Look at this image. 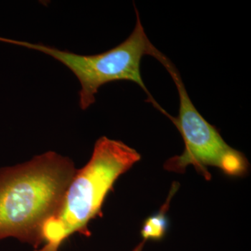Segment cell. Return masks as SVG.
Segmentation results:
<instances>
[{
  "instance_id": "cell-3",
  "label": "cell",
  "mask_w": 251,
  "mask_h": 251,
  "mask_svg": "<svg viewBox=\"0 0 251 251\" xmlns=\"http://www.w3.org/2000/svg\"><path fill=\"white\" fill-rule=\"evenodd\" d=\"M136 13V24L131 34L120 45L106 52L92 55H83L50 47L42 44L14 40L0 37V41L39 51L59 61L72 71L80 83L79 105L87 110L95 103L96 94L105 84L126 80L134 82L148 95L147 101L163 112L164 109L153 99L144 83L140 72L143 56L149 55L153 44L148 39L139 13Z\"/></svg>"
},
{
  "instance_id": "cell-4",
  "label": "cell",
  "mask_w": 251,
  "mask_h": 251,
  "mask_svg": "<svg viewBox=\"0 0 251 251\" xmlns=\"http://www.w3.org/2000/svg\"><path fill=\"white\" fill-rule=\"evenodd\" d=\"M166 68L174 81L179 97L178 116L168 118L176 127L184 142L181 155L172 157L165 163L166 171L183 173L193 166L206 180L211 175L208 167H216L230 176H242L249 171V163L244 153L231 148L219 130L201 115L191 101L175 64L153 46L150 54Z\"/></svg>"
},
{
  "instance_id": "cell-1",
  "label": "cell",
  "mask_w": 251,
  "mask_h": 251,
  "mask_svg": "<svg viewBox=\"0 0 251 251\" xmlns=\"http://www.w3.org/2000/svg\"><path fill=\"white\" fill-rule=\"evenodd\" d=\"M77 170L69 157L52 151L0 168V240L13 237L39 249L43 227Z\"/></svg>"
},
{
  "instance_id": "cell-2",
  "label": "cell",
  "mask_w": 251,
  "mask_h": 251,
  "mask_svg": "<svg viewBox=\"0 0 251 251\" xmlns=\"http://www.w3.org/2000/svg\"><path fill=\"white\" fill-rule=\"evenodd\" d=\"M136 150L120 140L100 137L90 161L76 173L57 210L41 230V247L34 251H59L75 233L90 237V221L102 217L105 198L117 179L140 161Z\"/></svg>"
},
{
  "instance_id": "cell-6",
  "label": "cell",
  "mask_w": 251,
  "mask_h": 251,
  "mask_svg": "<svg viewBox=\"0 0 251 251\" xmlns=\"http://www.w3.org/2000/svg\"><path fill=\"white\" fill-rule=\"evenodd\" d=\"M145 241H143V242H140L139 244H138V246H136V247H135V249H133V251H143V247H144V246H145Z\"/></svg>"
},
{
  "instance_id": "cell-5",
  "label": "cell",
  "mask_w": 251,
  "mask_h": 251,
  "mask_svg": "<svg viewBox=\"0 0 251 251\" xmlns=\"http://www.w3.org/2000/svg\"><path fill=\"white\" fill-rule=\"evenodd\" d=\"M177 189L178 184L175 183L172 186L171 192L167 198L166 203L163 204L158 212L149 216L143 223L141 235L145 242L148 240L160 241L166 236L169 227V221L166 213L169 209L171 199Z\"/></svg>"
}]
</instances>
